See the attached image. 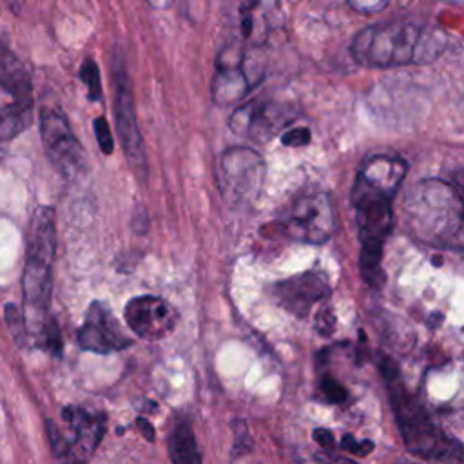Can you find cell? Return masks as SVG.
I'll list each match as a JSON object with an SVG mask.
<instances>
[{"label": "cell", "mask_w": 464, "mask_h": 464, "mask_svg": "<svg viewBox=\"0 0 464 464\" xmlns=\"http://www.w3.org/2000/svg\"><path fill=\"white\" fill-rule=\"evenodd\" d=\"M408 165L395 156H372L359 169L352 187V205L361 241V277L373 290L386 281L382 248L393 228L392 201L406 176Z\"/></svg>", "instance_id": "1"}, {"label": "cell", "mask_w": 464, "mask_h": 464, "mask_svg": "<svg viewBox=\"0 0 464 464\" xmlns=\"http://www.w3.org/2000/svg\"><path fill=\"white\" fill-rule=\"evenodd\" d=\"M410 234L435 248H462V192L440 178L417 181L404 198Z\"/></svg>", "instance_id": "2"}, {"label": "cell", "mask_w": 464, "mask_h": 464, "mask_svg": "<svg viewBox=\"0 0 464 464\" xmlns=\"http://www.w3.org/2000/svg\"><path fill=\"white\" fill-rule=\"evenodd\" d=\"M379 370L384 379L392 411L406 450L424 460L462 462V444L457 439L446 435L430 419L419 399L406 388L397 364L381 353Z\"/></svg>", "instance_id": "3"}, {"label": "cell", "mask_w": 464, "mask_h": 464, "mask_svg": "<svg viewBox=\"0 0 464 464\" xmlns=\"http://www.w3.org/2000/svg\"><path fill=\"white\" fill-rule=\"evenodd\" d=\"M420 24L395 20L362 27L352 40V58L372 69L402 67L413 62Z\"/></svg>", "instance_id": "4"}, {"label": "cell", "mask_w": 464, "mask_h": 464, "mask_svg": "<svg viewBox=\"0 0 464 464\" xmlns=\"http://www.w3.org/2000/svg\"><path fill=\"white\" fill-rule=\"evenodd\" d=\"M56 252V227L54 210L51 207H40L29 227L27 257L22 276V290L27 306L40 312L47 310L51 299V268Z\"/></svg>", "instance_id": "5"}, {"label": "cell", "mask_w": 464, "mask_h": 464, "mask_svg": "<svg viewBox=\"0 0 464 464\" xmlns=\"http://www.w3.org/2000/svg\"><path fill=\"white\" fill-rule=\"evenodd\" d=\"M263 156L246 145L228 147L221 152L216 169V181L221 198L232 208H246L261 194L265 181Z\"/></svg>", "instance_id": "6"}, {"label": "cell", "mask_w": 464, "mask_h": 464, "mask_svg": "<svg viewBox=\"0 0 464 464\" xmlns=\"http://www.w3.org/2000/svg\"><path fill=\"white\" fill-rule=\"evenodd\" d=\"M62 420L67 424L71 437H65L53 420L45 422L54 457L76 462L87 460L103 437L105 413L82 406H65L62 410Z\"/></svg>", "instance_id": "7"}, {"label": "cell", "mask_w": 464, "mask_h": 464, "mask_svg": "<svg viewBox=\"0 0 464 464\" xmlns=\"http://www.w3.org/2000/svg\"><path fill=\"white\" fill-rule=\"evenodd\" d=\"M112 85H114L116 130H118L123 152L129 160V165L134 169L138 176L143 178L147 174V154H145L143 138L140 134V127L136 121L130 80L120 53L114 54V60H112Z\"/></svg>", "instance_id": "8"}, {"label": "cell", "mask_w": 464, "mask_h": 464, "mask_svg": "<svg viewBox=\"0 0 464 464\" xmlns=\"http://www.w3.org/2000/svg\"><path fill=\"white\" fill-rule=\"evenodd\" d=\"M40 134L51 163L62 176L72 179L85 170V150L62 111L53 107L40 111Z\"/></svg>", "instance_id": "9"}, {"label": "cell", "mask_w": 464, "mask_h": 464, "mask_svg": "<svg viewBox=\"0 0 464 464\" xmlns=\"http://www.w3.org/2000/svg\"><path fill=\"white\" fill-rule=\"evenodd\" d=\"M286 232L292 239L323 245L335 232V214L332 199L326 192H306L299 196L288 216H286Z\"/></svg>", "instance_id": "10"}, {"label": "cell", "mask_w": 464, "mask_h": 464, "mask_svg": "<svg viewBox=\"0 0 464 464\" xmlns=\"http://www.w3.org/2000/svg\"><path fill=\"white\" fill-rule=\"evenodd\" d=\"M254 82L246 71V51L237 44L223 47L216 58V71L212 78V100L218 105H232L241 102Z\"/></svg>", "instance_id": "11"}, {"label": "cell", "mask_w": 464, "mask_h": 464, "mask_svg": "<svg viewBox=\"0 0 464 464\" xmlns=\"http://www.w3.org/2000/svg\"><path fill=\"white\" fill-rule=\"evenodd\" d=\"M123 317L138 337L158 341L174 330L178 312L163 297L147 294L129 299L123 308Z\"/></svg>", "instance_id": "12"}, {"label": "cell", "mask_w": 464, "mask_h": 464, "mask_svg": "<svg viewBox=\"0 0 464 464\" xmlns=\"http://www.w3.org/2000/svg\"><path fill=\"white\" fill-rule=\"evenodd\" d=\"M78 343L83 350L94 353H112L129 348L132 339L125 335L105 303L92 301L85 312L83 324L78 330Z\"/></svg>", "instance_id": "13"}, {"label": "cell", "mask_w": 464, "mask_h": 464, "mask_svg": "<svg viewBox=\"0 0 464 464\" xmlns=\"http://www.w3.org/2000/svg\"><path fill=\"white\" fill-rule=\"evenodd\" d=\"M328 295L330 285L326 277L317 272L297 274L274 285V297L277 304L299 319L306 317L312 306L323 303Z\"/></svg>", "instance_id": "14"}, {"label": "cell", "mask_w": 464, "mask_h": 464, "mask_svg": "<svg viewBox=\"0 0 464 464\" xmlns=\"http://www.w3.org/2000/svg\"><path fill=\"white\" fill-rule=\"evenodd\" d=\"M0 87L9 92L16 103L33 105V87L24 63L0 44Z\"/></svg>", "instance_id": "15"}, {"label": "cell", "mask_w": 464, "mask_h": 464, "mask_svg": "<svg viewBox=\"0 0 464 464\" xmlns=\"http://www.w3.org/2000/svg\"><path fill=\"white\" fill-rule=\"evenodd\" d=\"M276 105L252 100L243 105H239L228 121V127L236 134H261L265 129L270 127V123H276Z\"/></svg>", "instance_id": "16"}, {"label": "cell", "mask_w": 464, "mask_h": 464, "mask_svg": "<svg viewBox=\"0 0 464 464\" xmlns=\"http://www.w3.org/2000/svg\"><path fill=\"white\" fill-rule=\"evenodd\" d=\"M167 446H169V457L176 464H199L201 462V455L198 451L194 431L187 420H178V424L170 430Z\"/></svg>", "instance_id": "17"}, {"label": "cell", "mask_w": 464, "mask_h": 464, "mask_svg": "<svg viewBox=\"0 0 464 464\" xmlns=\"http://www.w3.org/2000/svg\"><path fill=\"white\" fill-rule=\"evenodd\" d=\"M33 123V105L11 103L0 107V143L22 134Z\"/></svg>", "instance_id": "18"}, {"label": "cell", "mask_w": 464, "mask_h": 464, "mask_svg": "<svg viewBox=\"0 0 464 464\" xmlns=\"http://www.w3.org/2000/svg\"><path fill=\"white\" fill-rule=\"evenodd\" d=\"M446 33L437 29V27H428L422 25L417 44H415V51H413V62L417 65H424L433 62L435 58H439V54L446 49Z\"/></svg>", "instance_id": "19"}, {"label": "cell", "mask_w": 464, "mask_h": 464, "mask_svg": "<svg viewBox=\"0 0 464 464\" xmlns=\"http://www.w3.org/2000/svg\"><path fill=\"white\" fill-rule=\"evenodd\" d=\"M80 78L87 87V96L91 102H98L102 98V82L100 69L92 58H85L80 67Z\"/></svg>", "instance_id": "20"}, {"label": "cell", "mask_w": 464, "mask_h": 464, "mask_svg": "<svg viewBox=\"0 0 464 464\" xmlns=\"http://www.w3.org/2000/svg\"><path fill=\"white\" fill-rule=\"evenodd\" d=\"M5 324L11 332V335L14 337V341L22 346L25 343V324H24V317H22L20 310L13 303L5 304Z\"/></svg>", "instance_id": "21"}, {"label": "cell", "mask_w": 464, "mask_h": 464, "mask_svg": "<svg viewBox=\"0 0 464 464\" xmlns=\"http://www.w3.org/2000/svg\"><path fill=\"white\" fill-rule=\"evenodd\" d=\"M321 395L332 404H343L348 397V390L337 379L324 375L321 379Z\"/></svg>", "instance_id": "22"}, {"label": "cell", "mask_w": 464, "mask_h": 464, "mask_svg": "<svg viewBox=\"0 0 464 464\" xmlns=\"http://www.w3.org/2000/svg\"><path fill=\"white\" fill-rule=\"evenodd\" d=\"M42 343L44 346L53 353V355H60L62 353V337H60V328L54 323V319H49L44 328H42Z\"/></svg>", "instance_id": "23"}, {"label": "cell", "mask_w": 464, "mask_h": 464, "mask_svg": "<svg viewBox=\"0 0 464 464\" xmlns=\"http://www.w3.org/2000/svg\"><path fill=\"white\" fill-rule=\"evenodd\" d=\"M232 430H234V444H232V457H239L243 453L248 451L250 448V435H248V426L245 420H234L232 424Z\"/></svg>", "instance_id": "24"}, {"label": "cell", "mask_w": 464, "mask_h": 464, "mask_svg": "<svg viewBox=\"0 0 464 464\" xmlns=\"http://www.w3.org/2000/svg\"><path fill=\"white\" fill-rule=\"evenodd\" d=\"M94 127V136H96V141L102 149L103 154H111L112 149H114V140H112V134H111V129H109V123L103 116H98L92 123Z\"/></svg>", "instance_id": "25"}, {"label": "cell", "mask_w": 464, "mask_h": 464, "mask_svg": "<svg viewBox=\"0 0 464 464\" xmlns=\"http://www.w3.org/2000/svg\"><path fill=\"white\" fill-rule=\"evenodd\" d=\"M310 130L306 127H294L283 132L281 143L286 147H303L310 143Z\"/></svg>", "instance_id": "26"}, {"label": "cell", "mask_w": 464, "mask_h": 464, "mask_svg": "<svg viewBox=\"0 0 464 464\" xmlns=\"http://www.w3.org/2000/svg\"><path fill=\"white\" fill-rule=\"evenodd\" d=\"M348 7L361 13V14H375L382 11L390 0H346Z\"/></svg>", "instance_id": "27"}, {"label": "cell", "mask_w": 464, "mask_h": 464, "mask_svg": "<svg viewBox=\"0 0 464 464\" xmlns=\"http://www.w3.org/2000/svg\"><path fill=\"white\" fill-rule=\"evenodd\" d=\"M341 446L343 450L353 453V455H368L372 450H373V442L372 440H357L353 435H344L341 439Z\"/></svg>", "instance_id": "28"}, {"label": "cell", "mask_w": 464, "mask_h": 464, "mask_svg": "<svg viewBox=\"0 0 464 464\" xmlns=\"http://www.w3.org/2000/svg\"><path fill=\"white\" fill-rule=\"evenodd\" d=\"M315 328H317V332L321 335H330L335 330V315H334V312L328 306H324V308H321L317 312V315H315Z\"/></svg>", "instance_id": "29"}, {"label": "cell", "mask_w": 464, "mask_h": 464, "mask_svg": "<svg viewBox=\"0 0 464 464\" xmlns=\"http://www.w3.org/2000/svg\"><path fill=\"white\" fill-rule=\"evenodd\" d=\"M314 440L324 448V450H332L335 446V439H334V433L326 428H317L314 430Z\"/></svg>", "instance_id": "30"}, {"label": "cell", "mask_w": 464, "mask_h": 464, "mask_svg": "<svg viewBox=\"0 0 464 464\" xmlns=\"http://www.w3.org/2000/svg\"><path fill=\"white\" fill-rule=\"evenodd\" d=\"M136 426H138L140 433H141L145 439H149V440L154 439V428H152V424H150L147 419L138 417V419H136Z\"/></svg>", "instance_id": "31"}, {"label": "cell", "mask_w": 464, "mask_h": 464, "mask_svg": "<svg viewBox=\"0 0 464 464\" xmlns=\"http://www.w3.org/2000/svg\"><path fill=\"white\" fill-rule=\"evenodd\" d=\"M152 9H170L174 0H145Z\"/></svg>", "instance_id": "32"}, {"label": "cell", "mask_w": 464, "mask_h": 464, "mask_svg": "<svg viewBox=\"0 0 464 464\" xmlns=\"http://www.w3.org/2000/svg\"><path fill=\"white\" fill-rule=\"evenodd\" d=\"M5 2H7L9 9H11L14 14H18L20 9H22V5H24V0H5Z\"/></svg>", "instance_id": "33"}, {"label": "cell", "mask_w": 464, "mask_h": 464, "mask_svg": "<svg viewBox=\"0 0 464 464\" xmlns=\"http://www.w3.org/2000/svg\"><path fill=\"white\" fill-rule=\"evenodd\" d=\"M448 4H453V5H462V0H444Z\"/></svg>", "instance_id": "34"}]
</instances>
